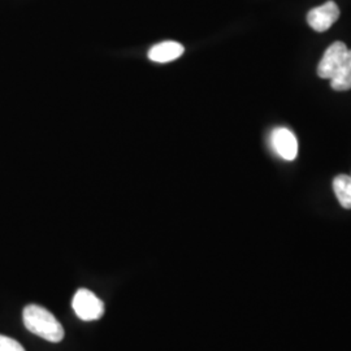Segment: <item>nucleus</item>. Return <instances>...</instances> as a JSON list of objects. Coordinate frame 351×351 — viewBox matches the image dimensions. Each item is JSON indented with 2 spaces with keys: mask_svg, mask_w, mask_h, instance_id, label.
<instances>
[{
  "mask_svg": "<svg viewBox=\"0 0 351 351\" xmlns=\"http://www.w3.org/2000/svg\"><path fill=\"white\" fill-rule=\"evenodd\" d=\"M0 351H26L24 346L16 339L0 335Z\"/></svg>",
  "mask_w": 351,
  "mask_h": 351,
  "instance_id": "obj_9",
  "label": "nucleus"
},
{
  "mask_svg": "<svg viewBox=\"0 0 351 351\" xmlns=\"http://www.w3.org/2000/svg\"><path fill=\"white\" fill-rule=\"evenodd\" d=\"M349 49L343 42H335L326 49L320 63L317 65V75L320 78L330 80L343 63Z\"/></svg>",
  "mask_w": 351,
  "mask_h": 351,
  "instance_id": "obj_3",
  "label": "nucleus"
},
{
  "mask_svg": "<svg viewBox=\"0 0 351 351\" xmlns=\"http://www.w3.org/2000/svg\"><path fill=\"white\" fill-rule=\"evenodd\" d=\"M23 319L27 330L37 335L38 337L60 342L64 339V328L60 322L45 307L38 304H29L24 308Z\"/></svg>",
  "mask_w": 351,
  "mask_h": 351,
  "instance_id": "obj_1",
  "label": "nucleus"
},
{
  "mask_svg": "<svg viewBox=\"0 0 351 351\" xmlns=\"http://www.w3.org/2000/svg\"><path fill=\"white\" fill-rule=\"evenodd\" d=\"M330 86L336 91H348L351 88V50H349L343 63L330 78Z\"/></svg>",
  "mask_w": 351,
  "mask_h": 351,
  "instance_id": "obj_7",
  "label": "nucleus"
},
{
  "mask_svg": "<svg viewBox=\"0 0 351 351\" xmlns=\"http://www.w3.org/2000/svg\"><path fill=\"white\" fill-rule=\"evenodd\" d=\"M333 190L339 204L346 210H351V176H337L333 180Z\"/></svg>",
  "mask_w": 351,
  "mask_h": 351,
  "instance_id": "obj_8",
  "label": "nucleus"
},
{
  "mask_svg": "<svg viewBox=\"0 0 351 351\" xmlns=\"http://www.w3.org/2000/svg\"><path fill=\"white\" fill-rule=\"evenodd\" d=\"M271 143L277 154L288 162L294 160L298 155V141L287 128L275 129L271 136Z\"/></svg>",
  "mask_w": 351,
  "mask_h": 351,
  "instance_id": "obj_5",
  "label": "nucleus"
},
{
  "mask_svg": "<svg viewBox=\"0 0 351 351\" xmlns=\"http://www.w3.org/2000/svg\"><path fill=\"white\" fill-rule=\"evenodd\" d=\"M339 17V5L335 1H326L307 13V23L315 32L323 33L333 25Z\"/></svg>",
  "mask_w": 351,
  "mask_h": 351,
  "instance_id": "obj_4",
  "label": "nucleus"
},
{
  "mask_svg": "<svg viewBox=\"0 0 351 351\" xmlns=\"http://www.w3.org/2000/svg\"><path fill=\"white\" fill-rule=\"evenodd\" d=\"M72 307L75 315L85 322L98 320L104 314V303L88 289H78L75 291Z\"/></svg>",
  "mask_w": 351,
  "mask_h": 351,
  "instance_id": "obj_2",
  "label": "nucleus"
},
{
  "mask_svg": "<svg viewBox=\"0 0 351 351\" xmlns=\"http://www.w3.org/2000/svg\"><path fill=\"white\" fill-rule=\"evenodd\" d=\"M184 46L178 42L167 40L159 45H155L149 51V59L155 63H169L178 59L184 53Z\"/></svg>",
  "mask_w": 351,
  "mask_h": 351,
  "instance_id": "obj_6",
  "label": "nucleus"
}]
</instances>
